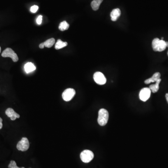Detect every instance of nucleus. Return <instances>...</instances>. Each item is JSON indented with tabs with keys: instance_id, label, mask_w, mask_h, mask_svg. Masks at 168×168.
I'll list each match as a JSON object with an SVG mask.
<instances>
[{
	"instance_id": "obj_27",
	"label": "nucleus",
	"mask_w": 168,
	"mask_h": 168,
	"mask_svg": "<svg viewBox=\"0 0 168 168\" xmlns=\"http://www.w3.org/2000/svg\"><path fill=\"white\" fill-rule=\"evenodd\" d=\"M167 54H168V53H167Z\"/></svg>"
},
{
	"instance_id": "obj_18",
	"label": "nucleus",
	"mask_w": 168,
	"mask_h": 168,
	"mask_svg": "<svg viewBox=\"0 0 168 168\" xmlns=\"http://www.w3.org/2000/svg\"><path fill=\"white\" fill-rule=\"evenodd\" d=\"M8 168H21L17 166V163L15 161H10V163L8 166Z\"/></svg>"
},
{
	"instance_id": "obj_2",
	"label": "nucleus",
	"mask_w": 168,
	"mask_h": 168,
	"mask_svg": "<svg viewBox=\"0 0 168 168\" xmlns=\"http://www.w3.org/2000/svg\"><path fill=\"white\" fill-rule=\"evenodd\" d=\"M109 119L108 111L105 109L102 108L99 110L98 115V122L101 126H104L107 124Z\"/></svg>"
},
{
	"instance_id": "obj_25",
	"label": "nucleus",
	"mask_w": 168,
	"mask_h": 168,
	"mask_svg": "<svg viewBox=\"0 0 168 168\" xmlns=\"http://www.w3.org/2000/svg\"><path fill=\"white\" fill-rule=\"evenodd\" d=\"M1 47H0V53H1Z\"/></svg>"
},
{
	"instance_id": "obj_9",
	"label": "nucleus",
	"mask_w": 168,
	"mask_h": 168,
	"mask_svg": "<svg viewBox=\"0 0 168 168\" xmlns=\"http://www.w3.org/2000/svg\"><path fill=\"white\" fill-rule=\"evenodd\" d=\"M6 115L9 117L11 120L12 121H15L17 118H20V115L17 113L14 110L11 108H9L6 110L5 112Z\"/></svg>"
},
{
	"instance_id": "obj_19",
	"label": "nucleus",
	"mask_w": 168,
	"mask_h": 168,
	"mask_svg": "<svg viewBox=\"0 0 168 168\" xmlns=\"http://www.w3.org/2000/svg\"><path fill=\"white\" fill-rule=\"evenodd\" d=\"M38 9V7L37 5H34L32 6L31 8V11L32 13H36V12L37 11Z\"/></svg>"
},
{
	"instance_id": "obj_8",
	"label": "nucleus",
	"mask_w": 168,
	"mask_h": 168,
	"mask_svg": "<svg viewBox=\"0 0 168 168\" xmlns=\"http://www.w3.org/2000/svg\"><path fill=\"white\" fill-rule=\"evenodd\" d=\"M151 92V91L150 89L148 87H145L141 89L139 93L140 99L144 102L146 101L150 98Z\"/></svg>"
},
{
	"instance_id": "obj_3",
	"label": "nucleus",
	"mask_w": 168,
	"mask_h": 168,
	"mask_svg": "<svg viewBox=\"0 0 168 168\" xmlns=\"http://www.w3.org/2000/svg\"><path fill=\"white\" fill-rule=\"evenodd\" d=\"M80 159L85 163H88L94 158L93 152L89 150H84L80 155Z\"/></svg>"
},
{
	"instance_id": "obj_23",
	"label": "nucleus",
	"mask_w": 168,
	"mask_h": 168,
	"mask_svg": "<svg viewBox=\"0 0 168 168\" xmlns=\"http://www.w3.org/2000/svg\"><path fill=\"white\" fill-rule=\"evenodd\" d=\"M166 99V100H167V102L168 103V93H166L165 95Z\"/></svg>"
},
{
	"instance_id": "obj_26",
	"label": "nucleus",
	"mask_w": 168,
	"mask_h": 168,
	"mask_svg": "<svg viewBox=\"0 0 168 168\" xmlns=\"http://www.w3.org/2000/svg\"><path fill=\"white\" fill-rule=\"evenodd\" d=\"M24 168V167H22V168Z\"/></svg>"
},
{
	"instance_id": "obj_20",
	"label": "nucleus",
	"mask_w": 168,
	"mask_h": 168,
	"mask_svg": "<svg viewBox=\"0 0 168 168\" xmlns=\"http://www.w3.org/2000/svg\"><path fill=\"white\" fill-rule=\"evenodd\" d=\"M42 15H39L38 17H37V23L38 25H40L42 23Z\"/></svg>"
},
{
	"instance_id": "obj_16",
	"label": "nucleus",
	"mask_w": 168,
	"mask_h": 168,
	"mask_svg": "<svg viewBox=\"0 0 168 168\" xmlns=\"http://www.w3.org/2000/svg\"><path fill=\"white\" fill-rule=\"evenodd\" d=\"M43 43L45 45V47L50 48L55 44V40L53 38H50L49 39L46 40L45 42H43Z\"/></svg>"
},
{
	"instance_id": "obj_7",
	"label": "nucleus",
	"mask_w": 168,
	"mask_h": 168,
	"mask_svg": "<svg viewBox=\"0 0 168 168\" xmlns=\"http://www.w3.org/2000/svg\"><path fill=\"white\" fill-rule=\"evenodd\" d=\"M93 79L96 83L99 85H103L106 84L107 79L104 74L101 72L97 71L93 75Z\"/></svg>"
},
{
	"instance_id": "obj_24",
	"label": "nucleus",
	"mask_w": 168,
	"mask_h": 168,
	"mask_svg": "<svg viewBox=\"0 0 168 168\" xmlns=\"http://www.w3.org/2000/svg\"><path fill=\"white\" fill-rule=\"evenodd\" d=\"M166 46L168 47V42H166Z\"/></svg>"
},
{
	"instance_id": "obj_1",
	"label": "nucleus",
	"mask_w": 168,
	"mask_h": 168,
	"mask_svg": "<svg viewBox=\"0 0 168 168\" xmlns=\"http://www.w3.org/2000/svg\"><path fill=\"white\" fill-rule=\"evenodd\" d=\"M152 46L155 51H163L166 48V43L163 40H160L158 38H155L153 39L152 43Z\"/></svg>"
},
{
	"instance_id": "obj_11",
	"label": "nucleus",
	"mask_w": 168,
	"mask_h": 168,
	"mask_svg": "<svg viewBox=\"0 0 168 168\" xmlns=\"http://www.w3.org/2000/svg\"><path fill=\"white\" fill-rule=\"evenodd\" d=\"M161 74L160 73H155L153 74V76L151 77V78L145 80L144 83L146 84H149L150 83H153V82H155L157 81L158 79H160Z\"/></svg>"
},
{
	"instance_id": "obj_17",
	"label": "nucleus",
	"mask_w": 168,
	"mask_h": 168,
	"mask_svg": "<svg viewBox=\"0 0 168 168\" xmlns=\"http://www.w3.org/2000/svg\"><path fill=\"white\" fill-rule=\"evenodd\" d=\"M69 24L67 23V22L64 21L63 22H61L59 25V29L60 31H63L67 30L69 28Z\"/></svg>"
},
{
	"instance_id": "obj_12",
	"label": "nucleus",
	"mask_w": 168,
	"mask_h": 168,
	"mask_svg": "<svg viewBox=\"0 0 168 168\" xmlns=\"http://www.w3.org/2000/svg\"><path fill=\"white\" fill-rule=\"evenodd\" d=\"M36 69V66L32 63H27L24 65V70L27 73H31L32 71H34Z\"/></svg>"
},
{
	"instance_id": "obj_10",
	"label": "nucleus",
	"mask_w": 168,
	"mask_h": 168,
	"mask_svg": "<svg viewBox=\"0 0 168 168\" xmlns=\"http://www.w3.org/2000/svg\"><path fill=\"white\" fill-rule=\"evenodd\" d=\"M121 15V11L118 8L112 10L110 14V17H111L112 21L115 22L117 21V19H118L119 17H120Z\"/></svg>"
},
{
	"instance_id": "obj_14",
	"label": "nucleus",
	"mask_w": 168,
	"mask_h": 168,
	"mask_svg": "<svg viewBox=\"0 0 168 168\" xmlns=\"http://www.w3.org/2000/svg\"><path fill=\"white\" fill-rule=\"evenodd\" d=\"M103 0H93L91 3V7L94 11H96L99 9V6Z\"/></svg>"
},
{
	"instance_id": "obj_5",
	"label": "nucleus",
	"mask_w": 168,
	"mask_h": 168,
	"mask_svg": "<svg viewBox=\"0 0 168 168\" xmlns=\"http://www.w3.org/2000/svg\"><path fill=\"white\" fill-rule=\"evenodd\" d=\"M29 147V143L27 138H22L20 141L18 142L17 145V148L18 150L22 151H27Z\"/></svg>"
},
{
	"instance_id": "obj_22",
	"label": "nucleus",
	"mask_w": 168,
	"mask_h": 168,
	"mask_svg": "<svg viewBox=\"0 0 168 168\" xmlns=\"http://www.w3.org/2000/svg\"><path fill=\"white\" fill-rule=\"evenodd\" d=\"M44 47H45V45H44V44H43V43H40V45H39L40 48L43 49V48H44Z\"/></svg>"
},
{
	"instance_id": "obj_21",
	"label": "nucleus",
	"mask_w": 168,
	"mask_h": 168,
	"mask_svg": "<svg viewBox=\"0 0 168 168\" xmlns=\"http://www.w3.org/2000/svg\"><path fill=\"white\" fill-rule=\"evenodd\" d=\"M3 119L0 117V129H2L3 127Z\"/></svg>"
},
{
	"instance_id": "obj_6",
	"label": "nucleus",
	"mask_w": 168,
	"mask_h": 168,
	"mask_svg": "<svg viewBox=\"0 0 168 168\" xmlns=\"http://www.w3.org/2000/svg\"><path fill=\"white\" fill-rule=\"evenodd\" d=\"M75 94L76 92L74 89L68 88L63 93L62 98L65 101H69L74 97Z\"/></svg>"
},
{
	"instance_id": "obj_15",
	"label": "nucleus",
	"mask_w": 168,
	"mask_h": 168,
	"mask_svg": "<svg viewBox=\"0 0 168 168\" xmlns=\"http://www.w3.org/2000/svg\"><path fill=\"white\" fill-rule=\"evenodd\" d=\"M68 43L66 42H63L61 40H57V42L56 43L55 45V49L56 50H59L61 49L66 47Z\"/></svg>"
},
{
	"instance_id": "obj_4",
	"label": "nucleus",
	"mask_w": 168,
	"mask_h": 168,
	"mask_svg": "<svg viewBox=\"0 0 168 168\" xmlns=\"http://www.w3.org/2000/svg\"><path fill=\"white\" fill-rule=\"evenodd\" d=\"M1 56L4 57H10L14 62H17L19 59L17 54L10 48L6 49L1 54Z\"/></svg>"
},
{
	"instance_id": "obj_13",
	"label": "nucleus",
	"mask_w": 168,
	"mask_h": 168,
	"mask_svg": "<svg viewBox=\"0 0 168 168\" xmlns=\"http://www.w3.org/2000/svg\"><path fill=\"white\" fill-rule=\"evenodd\" d=\"M161 81V79H158L157 81L155 82V84L154 85H151L149 86V88L150 89V90L153 93H155L157 92H158V90L159 89V84Z\"/></svg>"
}]
</instances>
